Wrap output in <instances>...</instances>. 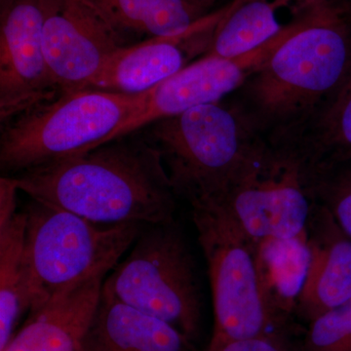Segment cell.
I'll use <instances>...</instances> for the list:
<instances>
[{
    "label": "cell",
    "mask_w": 351,
    "mask_h": 351,
    "mask_svg": "<svg viewBox=\"0 0 351 351\" xmlns=\"http://www.w3.org/2000/svg\"><path fill=\"white\" fill-rule=\"evenodd\" d=\"M350 75L351 0H314L240 87L237 105L260 133L304 136Z\"/></svg>",
    "instance_id": "cell-1"
},
{
    "label": "cell",
    "mask_w": 351,
    "mask_h": 351,
    "mask_svg": "<svg viewBox=\"0 0 351 351\" xmlns=\"http://www.w3.org/2000/svg\"><path fill=\"white\" fill-rule=\"evenodd\" d=\"M18 189L103 226L174 221L177 197L160 152L130 134L97 149L14 176Z\"/></svg>",
    "instance_id": "cell-2"
},
{
    "label": "cell",
    "mask_w": 351,
    "mask_h": 351,
    "mask_svg": "<svg viewBox=\"0 0 351 351\" xmlns=\"http://www.w3.org/2000/svg\"><path fill=\"white\" fill-rule=\"evenodd\" d=\"M316 171L304 137L261 133L223 191L203 200L223 208L256 244L300 237L317 204Z\"/></svg>",
    "instance_id": "cell-3"
},
{
    "label": "cell",
    "mask_w": 351,
    "mask_h": 351,
    "mask_svg": "<svg viewBox=\"0 0 351 351\" xmlns=\"http://www.w3.org/2000/svg\"><path fill=\"white\" fill-rule=\"evenodd\" d=\"M23 212L29 311L97 274L114 269L147 226L98 225L32 198Z\"/></svg>",
    "instance_id": "cell-4"
},
{
    "label": "cell",
    "mask_w": 351,
    "mask_h": 351,
    "mask_svg": "<svg viewBox=\"0 0 351 351\" xmlns=\"http://www.w3.org/2000/svg\"><path fill=\"white\" fill-rule=\"evenodd\" d=\"M144 94L78 90L22 113L3 124L2 172L20 174L107 144L140 107Z\"/></svg>",
    "instance_id": "cell-5"
},
{
    "label": "cell",
    "mask_w": 351,
    "mask_h": 351,
    "mask_svg": "<svg viewBox=\"0 0 351 351\" xmlns=\"http://www.w3.org/2000/svg\"><path fill=\"white\" fill-rule=\"evenodd\" d=\"M145 128V137L160 152L176 195L189 204L223 191L261 134L237 104L221 101Z\"/></svg>",
    "instance_id": "cell-6"
},
{
    "label": "cell",
    "mask_w": 351,
    "mask_h": 351,
    "mask_svg": "<svg viewBox=\"0 0 351 351\" xmlns=\"http://www.w3.org/2000/svg\"><path fill=\"white\" fill-rule=\"evenodd\" d=\"M101 291L193 341L199 334L202 302L195 263L176 219L145 226Z\"/></svg>",
    "instance_id": "cell-7"
},
{
    "label": "cell",
    "mask_w": 351,
    "mask_h": 351,
    "mask_svg": "<svg viewBox=\"0 0 351 351\" xmlns=\"http://www.w3.org/2000/svg\"><path fill=\"white\" fill-rule=\"evenodd\" d=\"M191 206L211 284L215 317L212 341L279 335L261 290L257 244L216 203L202 200Z\"/></svg>",
    "instance_id": "cell-8"
},
{
    "label": "cell",
    "mask_w": 351,
    "mask_h": 351,
    "mask_svg": "<svg viewBox=\"0 0 351 351\" xmlns=\"http://www.w3.org/2000/svg\"><path fill=\"white\" fill-rule=\"evenodd\" d=\"M43 43L60 94L89 89L121 36L91 0H43Z\"/></svg>",
    "instance_id": "cell-9"
},
{
    "label": "cell",
    "mask_w": 351,
    "mask_h": 351,
    "mask_svg": "<svg viewBox=\"0 0 351 351\" xmlns=\"http://www.w3.org/2000/svg\"><path fill=\"white\" fill-rule=\"evenodd\" d=\"M293 27L258 49L235 58L204 55L143 95L135 113L110 136L108 142L136 133L154 122L221 101L237 91L278 47Z\"/></svg>",
    "instance_id": "cell-10"
},
{
    "label": "cell",
    "mask_w": 351,
    "mask_h": 351,
    "mask_svg": "<svg viewBox=\"0 0 351 351\" xmlns=\"http://www.w3.org/2000/svg\"><path fill=\"white\" fill-rule=\"evenodd\" d=\"M43 0H14L0 14L2 125L60 95L44 54Z\"/></svg>",
    "instance_id": "cell-11"
},
{
    "label": "cell",
    "mask_w": 351,
    "mask_h": 351,
    "mask_svg": "<svg viewBox=\"0 0 351 351\" xmlns=\"http://www.w3.org/2000/svg\"><path fill=\"white\" fill-rule=\"evenodd\" d=\"M230 4L210 14L181 34L152 38L122 46L101 69L89 89L126 95L149 92L186 68L199 55H206L215 27Z\"/></svg>",
    "instance_id": "cell-12"
},
{
    "label": "cell",
    "mask_w": 351,
    "mask_h": 351,
    "mask_svg": "<svg viewBox=\"0 0 351 351\" xmlns=\"http://www.w3.org/2000/svg\"><path fill=\"white\" fill-rule=\"evenodd\" d=\"M307 237L311 263L297 313L309 322L351 299V239L318 203Z\"/></svg>",
    "instance_id": "cell-13"
},
{
    "label": "cell",
    "mask_w": 351,
    "mask_h": 351,
    "mask_svg": "<svg viewBox=\"0 0 351 351\" xmlns=\"http://www.w3.org/2000/svg\"><path fill=\"white\" fill-rule=\"evenodd\" d=\"M107 274H97L32 309L3 351H83Z\"/></svg>",
    "instance_id": "cell-14"
},
{
    "label": "cell",
    "mask_w": 351,
    "mask_h": 351,
    "mask_svg": "<svg viewBox=\"0 0 351 351\" xmlns=\"http://www.w3.org/2000/svg\"><path fill=\"white\" fill-rule=\"evenodd\" d=\"M83 351H197L179 330L101 291Z\"/></svg>",
    "instance_id": "cell-15"
},
{
    "label": "cell",
    "mask_w": 351,
    "mask_h": 351,
    "mask_svg": "<svg viewBox=\"0 0 351 351\" xmlns=\"http://www.w3.org/2000/svg\"><path fill=\"white\" fill-rule=\"evenodd\" d=\"M314 0H233L206 55L235 58L258 49L298 22Z\"/></svg>",
    "instance_id": "cell-16"
},
{
    "label": "cell",
    "mask_w": 351,
    "mask_h": 351,
    "mask_svg": "<svg viewBox=\"0 0 351 351\" xmlns=\"http://www.w3.org/2000/svg\"><path fill=\"white\" fill-rule=\"evenodd\" d=\"M256 261L263 300L277 326H283L297 313L308 274L307 232L291 239L263 240L257 244Z\"/></svg>",
    "instance_id": "cell-17"
},
{
    "label": "cell",
    "mask_w": 351,
    "mask_h": 351,
    "mask_svg": "<svg viewBox=\"0 0 351 351\" xmlns=\"http://www.w3.org/2000/svg\"><path fill=\"white\" fill-rule=\"evenodd\" d=\"M119 32L149 38L181 34L218 9L217 0H91Z\"/></svg>",
    "instance_id": "cell-18"
},
{
    "label": "cell",
    "mask_w": 351,
    "mask_h": 351,
    "mask_svg": "<svg viewBox=\"0 0 351 351\" xmlns=\"http://www.w3.org/2000/svg\"><path fill=\"white\" fill-rule=\"evenodd\" d=\"M25 239L24 212L0 226V351L13 338L22 314L29 311Z\"/></svg>",
    "instance_id": "cell-19"
},
{
    "label": "cell",
    "mask_w": 351,
    "mask_h": 351,
    "mask_svg": "<svg viewBox=\"0 0 351 351\" xmlns=\"http://www.w3.org/2000/svg\"><path fill=\"white\" fill-rule=\"evenodd\" d=\"M304 137L316 165L351 160V75Z\"/></svg>",
    "instance_id": "cell-20"
},
{
    "label": "cell",
    "mask_w": 351,
    "mask_h": 351,
    "mask_svg": "<svg viewBox=\"0 0 351 351\" xmlns=\"http://www.w3.org/2000/svg\"><path fill=\"white\" fill-rule=\"evenodd\" d=\"M315 195L318 204L351 239V160L317 166Z\"/></svg>",
    "instance_id": "cell-21"
},
{
    "label": "cell",
    "mask_w": 351,
    "mask_h": 351,
    "mask_svg": "<svg viewBox=\"0 0 351 351\" xmlns=\"http://www.w3.org/2000/svg\"><path fill=\"white\" fill-rule=\"evenodd\" d=\"M304 351H351V299L309 321Z\"/></svg>",
    "instance_id": "cell-22"
},
{
    "label": "cell",
    "mask_w": 351,
    "mask_h": 351,
    "mask_svg": "<svg viewBox=\"0 0 351 351\" xmlns=\"http://www.w3.org/2000/svg\"><path fill=\"white\" fill-rule=\"evenodd\" d=\"M207 351H290L279 335L237 341H211Z\"/></svg>",
    "instance_id": "cell-23"
},
{
    "label": "cell",
    "mask_w": 351,
    "mask_h": 351,
    "mask_svg": "<svg viewBox=\"0 0 351 351\" xmlns=\"http://www.w3.org/2000/svg\"><path fill=\"white\" fill-rule=\"evenodd\" d=\"M18 189L13 177H2L0 179V226L4 225L16 212V195Z\"/></svg>",
    "instance_id": "cell-24"
},
{
    "label": "cell",
    "mask_w": 351,
    "mask_h": 351,
    "mask_svg": "<svg viewBox=\"0 0 351 351\" xmlns=\"http://www.w3.org/2000/svg\"><path fill=\"white\" fill-rule=\"evenodd\" d=\"M13 2L14 0H0V14L5 12Z\"/></svg>",
    "instance_id": "cell-25"
}]
</instances>
